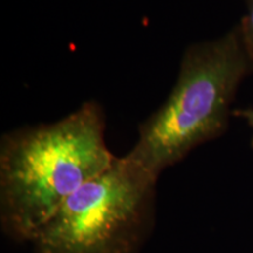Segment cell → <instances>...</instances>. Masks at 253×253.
<instances>
[{
	"label": "cell",
	"instance_id": "obj_1",
	"mask_svg": "<svg viewBox=\"0 0 253 253\" xmlns=\"http://www.w3.org/2000/svg\"><path fill=\"white\" fill-rule=\"evenodd\" d=\"M103 109L84 103L54 123L19 129L0 148V204L5 229L34 240L59 208L116 156L104 141Z\"/></svg>",
	"mask_w": 253,
	"mask_h": 253
},
{
	"label": "cell",
	"instance_id": "obj_2",
	"mask_svg": "<svg viewBox=\"0 0 253 253\" xmlns=\"http://www.w3.org/2000/svg\"><path fill=\"white\" fill-rule=\"evenodd\" d=\"M253 72L238 30L214 41L190 46L166 102L140 126L129 153L158 176L197 145L225 131L240 82Z\"/></svg>",
	"mask_w": 253,
	"mask_h": 253
},
{
	"label": "cell",
	"instance_id": "obj_3",
	"mask_svg": "<svg viewBox=\"0 0 253 253\" xmlns=\"http://www.w3.org/2000/svg\"><path fill=\"white\" fill-rule=\"evenodd\" d=\"M157 177L126 155L84 183L33 240L37 253H135Z\"/></svg>",
	"mask_w": 253,
	"mask_h": 253
},
{
	"label": "cell",
	"instance_id": "obj_4",
	"mask_svg": "<svg viewBox=\"0 0 253 253\" xmlns=\"http://www.w3.org/2000/svg\"><path fill=\"white\" fill-rule=\"evenodd\" d=\"M246 54L253 61V0H248V13L237 27Z\"/></svg>",
	"mask_w": 253,
	"mask_h": 253
},
{
	"label": "cell",
	"instance_id": "obj_5",
	"mask_svg": "<svg viewBox=\"0 0 253 253\" xmlns=\"http://www.w3.org/2000/svg\"><path fill=\"white\" fill-rule=\"evenodd\" d=\"M233 116H237V118H242L246 120V122L249 123V126L253 128V109L252 108H246V109H237L232 113ZM251 145L253 148V138L251 142Z\"/></svg>",
	"mask_w": 253,
	"mask_h": 253
}]
</instances>
